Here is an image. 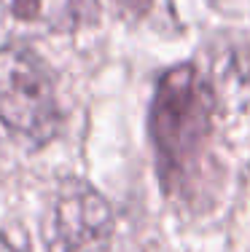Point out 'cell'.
Listing matches in <instances>:
<instances>
[{"mask_svg": "<svg viewBox=\"0 0 250 252\" xmlns=\"http://www.w3.org/2000/svg\"><path fill=\"white\" fill-rule=\"evenodd\" d=\"M118 3L124 8H129V14H135V16H145L156 11V0H118Z\"/></svg>", "mask_w": 250, "mask_h": 252, "instance_id": "6", "label": "cell"}, {"mask_svg": "<svg viewBox=\"0 0 250 252\" xmlns=\"http://www.w3.org/2000/svg\"><path fill=\"white\" fill-rule=\"evenodd\" d=\"M16 22L46 32H75L100 16L97 0H3Z\"/></svg>", "mask_w": 250, "mask_h": 252, "instance_id": "4", "label": "cell"}, {"mask_svg": "<svg viewBox=\"0 0 250 252\" xmlns=\"http://www.w3.org/2000/svg\"><path fill=\"white\" fill-rule=\"evenodd\" d=\"M0 252H19V250H14L11 247V242L5 236H0Z\"/></svg>", "mask_w": 250, "mask_h": 252, "instance_id": "7", "label": "cell"}, {"mask_svg": "<svg viewBox=\"0 0 250 252\" xmlns=\"http://www.w3.org/2000/svg\"><path fill=\"white\" fill-rule=\"evenodd\" d=\"M215 94L194 64L167 70L151 105V140L162 188L172 199L199 193L213 137Z\"/></svg>", "mask_w": 250, "mask_h": 252, "instance_id": "1", "label": "cell"}, {"mask_svg": "<svg viewBox=\"0 0 250 252\" xmlns=\"http://www.w3.org/2000/svg\"><path fill=\"white\" fill-rule=\"evenodd\" d=\"M215 8L226 11V14H240V16H250V0H210Z\"/></svg>", "mask_w": 250, "mask_h": 252, "instance_id": "5", "label": "cell"}, {"mask_svg": "<svg viewBox=\"0 0 250 252\" xmlns=\"http://www.w3.org/2000/svg\"><path fill=\"white\" fill-rule=\"evenodd\" d=\"M0 121L33 145L57 134L59 102L49 67L27 46L0 49Z\"/></svg>", "mask_w": 250, "mask_h": 252, "instance_id": "2", "label": "cell"}, {"mask_svg": "<svg viewBox=\"0 0 250 252\" xmlns=\"http://www.w3.org/2000/svg\"><path fill=\"white\" fill-rule=\"evenodd\" d=\"M113 233L108 201L83 183H70L54 201L46 233L49 252H103Z\"/></svg>", "mask_w": 250, "mask_h": 252, "instance_id": "3", "label": "cell"}]
</instances>
